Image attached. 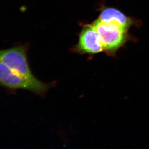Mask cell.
<instances>
[{"label":"cell","mask_w":149,"mask_h":149,"mask_svg":"<svg viewBox=\"0 0 149 149\" xmlns=\"http://www.w3.org/2000/svg\"><path fill=\"white\" fill-rule=\"evenodd\" d=\"M0 60L24 79L33 83H41L29 68L27 59V47L25 46L0 50Z\"/></svg>","instance_id":"1"},{"label":"cell","mask_w":149,"mask_h":149,"mask_svg":"<svg viewBox=\"0 0 149 149\" xmlns=\"http://www.w3.org/2000/svg\"><path fill=\"white\" fill-rule=\"evenodd\" d=\"M0 86L10 90H27L43 95L51 87L50 84L30 82L14 72L0 60Z\"/></svg>","instance_id":"2"},{"label":"cell","mask_w":149,"mask_h":149,"mask_svg":"<svg viewBox=\"0 0 149 149\" xmlns=\"http://www.w3.org/2000/svg\"><path fill=\"white\" fill-rule=\"evenodd\" d=\"M98 33L104 50L114 53L125 40L127 29L114 22H105L99 19L92 24Z\"/></svg>","instance_id":"3"},{"label":"cell","mask_w":149,"mask_h":149,"mask_svg":"<svg viewBox=\"0 0 149 149\" xmlns=\"http://www.w3.org/2000/svg\"><path fill=\"white\" fill-rule=\"evenodd\" d=\"M75 50L82 54H94L104 50L101 40L92 24L83 26Z\"/></svg>","instance_id":"4"},{"label":"cell","mask_w":149,"mask_h":149,"mask_svg":"<svg viewBox=\"0 0 149 149\" xmlns=\"http://www.w3.org/2000/svg\"><path fill=\"white\" fill-rule=\"evenodd\" d=\"M100 20L105 22H114L127 28L131 24V20L120 11L113 8L103 10L100 14Z\"/></svg>","instance_id":"5"}]
</instances>
